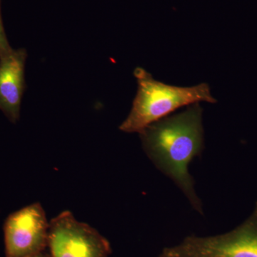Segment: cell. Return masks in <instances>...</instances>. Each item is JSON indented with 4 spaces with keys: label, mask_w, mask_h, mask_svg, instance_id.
Listing matches in <instances>:
<instances>
[{
    "label": "cell",
    "mask_w": 257,
    "mask_h": 257,
    "mask_svg": "<svg viewBox=\"0 0 257 257\" xmlns=\"http://www.w3.org/2000/svg\"><path fill=\"white\" fill-rule=\"evenodd\" d=\"M202 111L196 103L178 114L152 123L140 133L147 156L177 184L200 214L202 204L194 189L189 165L204 148Z\"/></svg>",
    "instance_id": "1"
},
{
    "label": "cell",
    "mask_w": 257,
    "mask_h": 257,
    "mask_svg": "<svg viewBox=\"0 0 257 257\" xmlns=\"http://www.w3.org/2000/svg\"><path fill=\"white\" fill-rule=\"evenodd\" d=\"M134 74L138 84V93L130 114L119 126L124 133H142L149 125L167 117L182 106L200 101L216 102L206 83L190 87L169 85L155 80L141 67L135 69Z\"/></svg>",
    "instance_id": "2"
},
{
    "label": "cell",
    "mask_w": 257,
    "mask_h": 257,
    "mask_svg": "<svg viewBox=\"0 0 257 257\" xmlns=\"http://www.w3.org/2000/svg\"><path fill=\"white\" fill-rule=\"evenodd\" d=\"M164 249L178 257H257V202L251 215L229 232L189 236Z\"/></svg>",
    "instance_id": "3"
},
{
    "label": "cell",
    "mask_w": 257,
    "mask_h": 257,
    "mask_svg": "<svg viewBox=\"0 0 257 257\" xmlns=\"http://www.w3.org/2000/svg\"><path fill=\"white\" fill-rule=\"evenodd\" d=\"M48 246L52 257H109L110 243L97 231L64 211L50 222Z\"/></svg>",
    "instance_id": "4"
},
{
    "label": "cell",
    "mask_w": 257,
    "mask_h": 257,
    "mask_svg": "<svg viewBox=\"0 0 257 257\" xmlns=\"http://www.w3.org/2000/svg\"><path fill=\"white\" fill-rule=\"evenodd\" d=\"M49 228L40 203L10 214L4 226L6 257H32L45 251L48 246Z\"/></svg>",
    "instance_id": "5"
},
{
    "label": "cell",
    "mask_w": 257,
    "mask_h": 257,
    "mask_svg": "<svg viewBox=\"0 0 257 257\" xmlns=\"http://www.w3.org/2000/svg\"><path fill=\"white\" fill-rule=\"evenodd\" d=\"M27 51L14 50L0 57V110L11 122L20 119L22 99L25 92V68Z\"/></svg>",
    "instance_id": "6"
},
{
    "label": "cell",
    "mask_w": 257,
    "mask_h": 257,
    "mask_svg": "<svg viewBox=\"0 0 257 257\" xmlns=\"http://www.w3.org/2000/svg\"><path fill=\"white\" fill-rule=\"evenodd\" d=\"M13 50V49L10 46L5 34L3 20H2L1 10H0V57L8 55Z\"/></svg>",
    "instance_id": "7"
},
{
    "label": "cell",
    "mask_w": 257,
    "mask_h": 257,
    "mask_svg": "<svg viewBox=\"0 0 257 257\" xmlns=\"http://www.w3.org/2000/svg\"><path fill=\"white\" fill-rule=\"evenodd\" d=\"M158 257H178L177 256H175V255L172 254V253L167 252L166 250L163 249V251H162V252L160 253V256Z\"/></svg>",
    "instance_id": "8"
},
{
    "label": "cell",
    "mask_w": 257,
    "mask_h": 257,
    "mask_svg": "<svg viewBox=\"0 0 257 257\" xmlns=\"http://www.w3.org/2000/svg\"><path fill=\"white\" fill-rule=\"evenodd\" d=\"M32 257H52L51 255L48 254V253H45V251L43 252L39 253V254L36 255V256H34Z\"/></svg>",
    "instance_id": "9"
}]
</instances>
